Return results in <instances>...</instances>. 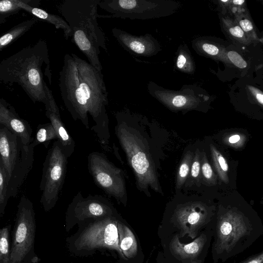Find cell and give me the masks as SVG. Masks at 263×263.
I'll use <instances>...</instances> for the list:
<instances>
[{"label": "cell", "mask_w": 263, "mask_h": 263, "mask_svg": "<svg viewBox=\"0 0 263 263\" xmlns=\"http://www.w3.org/2000/svg\"><path fill=\"white\" fill-rule=\"evenodd\" d=\"M59 84L65 107L72 119L89 129L88 114L95 122L90 128L102 144L109 138L107 92L101 71L74 53L65 54Z\"/></svg>", "instance_id": "1"}, {"label": "cell", "mask_w": 263, "mask_h": 263, "mask_svg": "<svg viewBox=\"0 0 263 263\" xmlns=\"http://www.w3.org/2000/svg\"><path fill=\"white\" fill-rule=\"evenodd\" d=\"M262 236L263 224L255 215L236 206L221 208L214 228V261L238 255Z\"/></svg>", "instance_id": "2"}, {"label": "cell", "mask_w": 263, "mask_h": 263, "mask_svg": "<svg viewBox=\"0 0 263 263\" xmlns=\"http://www.w3.org/2000/svg\"><path fill=\"white\" fill-rule=\"evenodd\" d=\"M50 60L46 41L40 39L33 45L23 48L0 63V80L5 84L16 83L34 102L45 105L47 98L42 67Z\"/></svg>", "instance_id": "3"}, {"label": "cell", "mask_w": 263, "mask_h": 263, "mask_svg": "<svg viewBox=\"0 0 263 263\" xmlns=\"http://www.w3.org/2000/svg\"><path fill=\"white\" fill-rule=\"evenodd\" d=\"M101 0H65L58 10L68 24L71 41L98 70L103 69L100 59V48L107 51L105 37L97 22L102 15L97 13Z\"/></svg>", "instance_id": "4"}, {"label": "cell", "mask_w": 263, "mask_h": 263, "mask_svg": "<svg viewBox=\"0 0 263 263\" xmlns=\"http://www.w3.org/2000/svg\"><path fill=\"white\" fill-rule=\"evenodd\" d=\"M34 147L0 125V162L6 174L7 198L15 197L34 162Z\"/></svg>", "instance_id": "5"}, {"label": "cell", "mask_w": 263, "mask_h": 263, "mask_svg": "<svg viewBox=\"0 0 263 263\" xmlns=\"http://www.w3.org/2000/svg\"><path fill=\"white\" fill-rule=\"evenodd\" d=\"M116 133L134 170L138 186L143 190L150 187L162 194L154 162L143 139L124 122L118 124Z\"/></svg>", "instance_id": "6"}, {"label": "cell", "mask_w": 263, "mask_h": 263, "mask_svg": "<svg viewBox=\"0 0 263 263\" xmlns=\"http://www.w3.org/2000/svg\"><path fill=\"white\" fill-rule=\"evenodd\" d=\"M99 6L111 14L106 18L145 20L171 15L181 4L173 0H101Z\"/></svg>", "instance_id": "7"}, {"label": "cell", "mask_w": 263, "mask_h": 263, "mask_svg": "<svg viewBox=\"0 0 263 263\" xmlns=\"http://www.w3.org/2000/svg\"><path fill=\"white\" fill-rule=\"evenodd\" d=\"M68 158L60 141H55L43 163L40 184V203L46 212L53 209L59 199L66 175Z\"/></svg>", "instance_id": "8"}, {"label": "cell", "mask_w": 263, "mask_h": 263, "mask_svg": "<svg viewBox=\"0 0 263 263\" xmlns=\"http://www.w3.org/2000/svg\"><path fill=\"white\" fill-rule=\"evenodd\" d=\"M35 228L33 203L23 195L17 205L11 248V263H21L33 248Z\"/></svg>", "instance_id": "9"}, {"label": "cell", "mask_w": 263, "mask_h": 263, "mask_svg": "<svg viewBox=\"0 0 263 263\" xmlns=\"http://www.w3.org/2000/svg\"><path fill=\"white\" fill-rule=\"evenodd\" d=\"M118 221L112 217L89 221L75 240L76 248L78 251L100 248L113 250L126 259L119 247Z\"/></svg>", "instance_id": "10"}, {"label": "cell", "mask_w": 263, "mask_h": 263, "mask_svg": "<svg viewBox=\"0 0 263 263\" xmlns=\"http://www.w3.org/2000/svg\"><path fill=\"white\" fill-rule=\"evenodd\" d=\"M88 170L96 185L107 195L124 202L126 191L122 171L103 153L93 152L87 157Z\"/></svg>", "instance_id": "11"}, {"label": "cell", "mask_w": 263, "mask_h": 263, "mask_svg": "<svg viewBox=\"0 0 263 263\" xmlns=\"http://www.w3.org/2000/svg\"><path fill=\"white\" fill-rule=\"evenodd\" d=\"M149 93L173 111L197 110L209 97L203 89L197 85H184L180 90L165 88L156 83L150 81L147 85Z\"/></svg>", "instance_id": "12"}, {"label": "cell", "mask_w": 263, "mask_h": 263, "mask_svg": "<svg viewBox=\"0 0 263 263\" xmlns=\"http://www.w3.org/2000/svg\"><path fill=\"white\" fill-rule=\"evenodd\" d=\"M112 208L107 200L98 195L85 198L78 192L69 203L66 216L69 224L111 217Z\"/></svg>", "instance_id": "13"}, {"label": "cell", "mask_w": 263, "mask_h": 263, "mask_svg": "<svg viewBox=\"0 0 263 263\" xmlns=\"http://www.w3.org/2000/svg\"><path fill=\"white\" fill-rule=\"evenodd\" d=\"M212 215L200 202H193L177 209L175 217L183 236L195 238L199 229L210 221Z\"/></svg>", "instance_id": "14"}, {"label": "cell", "mask_w": 263, "mask_h": 263, "mask_svg": "<svg viewBox=\"0 0 263 263\" xmlns=\"http://www.w3.org/2000/svg\"><path fill=\"white\" fill-rule=\"evenodd\" d=\"M112 33L125 50L134 55L151 57L161 50L159 42L151 34L137 36L117 28L112 29Z\"/></svg>", "instance_id": "15"}, {"label": "cell", "mask_w": 263, "mask_h": 263, "mask_svg": "<svg viewBox=\"0 0 263 263\" xmlns=\"http://www.w3.org/2000/svg\"><path fill=\"white\" fill-rule=\"evenodd\" d=\"M0 125L20 137L26 146L33 141L32 129L29 123L21 118L15 108L3 98L0 99Z\"/></svg>", "instance_id": "16"}, {"label": "cell", "mask_w": 263, "mask_h": 263, "mask_svg": "<svg viewBox=\"0 0 263 263\" xmlns=\"http://www.w3.org/2000/svg\"><path fill=\"white\" fill-rule=\"evenodd\" d=\"M45 92L47 98V102L45 105V115L54 128L58 140L61 142L65 155L69 158L74 152L75 142L61 120L58 106L47 84L45 85Z\"/></svg>", "instance_id": "17"}, {"label": "cell", "mask_w": 263, "mask_h": 263, "mask_svg": "<svg viewBox=\"0 0 263 263\" xmlns=\"http://www.w3.org/2000/svg\"><path fill=\"white\" fill-rule=\"evenodd\" d=\"M208 239V235L202 233L192 242L184 244L181 243L178 236L176 235L171 241V246L174 252L181 258H194L201 253Z\"/></svg>", "instance_id": "18"}, {"label": "cell", "mask_w": 263, "mask_h": 263, "mask_svg": "<svg viewBox=\"0 0 263 263\" xmlns=\"http://www.w3.org/2000/svg\"><path fill=\"white\" fill-rule=\"evenodd\" d=\"M24 11L32 14L39 20L54 25L57 29H62L66 40L71 37V31L68 24L59 15L47 12L40 8L33 7L31 4L27 5L25 7Z\"/></svg>", "instance_id": "19"}, {"label": "cell", "mask_w": 263, "mask_h": 263, "mask_svg": "<svg viewBox=\"0 0 263 263\" xmlns=\"http://www.w3.org/2000/svg\"><path fill=\"white\" fill-rule=\"evenodd\" d=\"M119 247L126 259L135 257L137 254V243L132 231L118 221Z\"/></svg>", "instance_id": "20"}, {"label": "cell", "mask_w": 263, "mask_h": 263, "mask_svg": "<svg viewBox=\"0 0 263 263\" xmlns=\"http://www.w3.org/2000/svg\"><path fill=\"white\" fill-rule=\"evenodd\" d=\"M176 53L175 68L185 74H194L196 64L187 45L185 44L180 45Z\"/></svg>", "instance_id": "21"}, {"label": "cell", "mask_w": 263, "mask_h": 263, "mask_svg": "<svg viewBox=\"0 0 263 263\" xmlns=\"http://www.w3.org/2000/svg\"><path fill=\"white\" fill-rule=\"evenodd\" d=\"M28 4L39 7L40 0H2L0 2V25L4 24L7 18L24 10Z\"/></svg>", "instance_id": "22"}, {"label": "cell", "mask_w": 263, "mask_h": 263, "mask_svg": "<svg viewBox=\"0 0 263 263\" xmlns=\"http://www.w3.org/2000/svg\"><path fill=\"white\" fill-rule=\"evenodd\" d=\"M39 19L33 17L23 21L5 32L0 38V50L9 46L18 38L27 32Z\"/></svg>", "instance_id": "23"}, {"label": "cell", "mask_w": 263, "mask_h": 263, "mask_svg": "<svg viewBox=\"0 0 263 263\" xmlns=\"http://www.w3.org/2000/svg\"><path fill=\"white\" fill-rule=\"evenodd\" d=\"M58 140L56 131L50 123L40 124L36 129V132L32 145L35 147L40 144H43L47 148L52 140Z\"/></svg>", "instance_id": "24"}, {"label": "cell", "mask_w": 263, "mask_h": 263, "mask_svg": "<svg viewBox=\"0 0 263 263\" xmlns=\"http://www.w3.org/2000/svg\"><path fill=\"white\" fill-rule=\"evenodd\" d=\"M194 157V154L191 151H188L184 156L178 168L176 186L177 189H180L185 183L190 172Z\"/></svg>", "instance_id": "25"}, {"label": "cell", "mask_w": 263, "mask_h": 263, "mask_svg": "<svg viewBox=\"0 0 263 263\" xmlns=\"http://www.w3.org/2000/svg\"><path fill=\"white\" fill-rule=\"evenodd\" d=\"M211 155L215 167L220 179L224 182L228 181L227 172L229 166L227 162L221 154L212 145H210Z\"/></svg>", "instance_id": "26"}, {"label": "cell", "mask_w": 263, "mask_h": 263, "mask_svg": "<svg viewBox=\"0 0 263 263\" xmlns=\"http://www.w3.org/2000/svg\"><path fill=\"white\" fill-rule=\"evenodd\" d=\"M8 226L0 230V263H11L9 242V230Z\"/></svg>", "instance_id": "27"}, {"label": "cell", "mask_w": 263, "mask_h": 263, "mask_svg": "<svg viewBox=\"0 0 263 263\" xmlns=\"http://www.w3.org/2000/svg\"><path fill=\"white\" fill-rule=\"evenodd\" d=\"M7 183L6 174L2 163L0 162V217H2L5 213L6 206L8 199L7 198Z\"/></svg>", "instance_id": "28"}, {"label": "cell", "mask_w": 263, "mask_h": 263, "mask_svg": "<svg viewBox=\"0 0 263 263\" xmlns=\"http://www.w3.org/2000/svg\"><path fill=\"white\" fill-rule=\"evenodd\" d=\"M201 172L205 181L211 184L215 182V176L204 152L201 153Z\"/></svg>", "instance_id": "29"}, {"label": "cell", "mask_w": 263, "mask_h": 263, "mask_svg": "<svg viewBox=\"0 0 263 263\" xmlns=\"http://www.w3.org/2000/svg\"><path fill=\"white\" fill-rule=\"evenodd\" d=\"M201 154L197 148L194 154L190 172V177L197 183L200 180L201 174Z\"/></svg>", "instance_id": "30"}, {"label": "cell", "mask_w": 263, "mask_h": 263, "mask_svg": "<svg viewBox=\"0 0 263 263\" xmlns=\"http://www.w3.org/2000/svg\"><path fill=\"white\" fill-rule=\"evenodd\" d=\"M227 55L229 60L237 67L242 69L247 67V63L237 52L230 51Z\"/></svg>", "instance_id": "31"}, {"label": "cell", "mask_w": 263, "mask_h": 263, "mask_svg": "<svg viewBox=\"0 0 263 263\" xmlns=\"http://www.w3.org/2000/svg\"><path fill=\"white\" fill-rule=\"evenodd\" d=\"M234 263H263V250L249 256L239 262Z\"/></svg>", "instance_id": "32"}, {"label": "cell", "mask_w": 263, "mask_h": 263, "mask_svg": "<svg viewBox=\"0 0 263 263\" xmlns=\"http://www.w3.org/2000/svg\"><path fill=\"white\" fill-rule=\"evenodd\" d=\"M239 25L243 31L249 32L253 30L252 23L248 19H243L239 22Z\"/></svg>", "instance_id": "33"}, {"label": "cell", "mask_w": 263, "mask_h": 263, "mask_svg": "<svg viewBox=\"0 0 263 263\" xmlns=\"http://www.w3.org/2000/svg\"><path fill=\"white\" fill-rule=\"evenodd\" d=\"M230 33L234 36L237 37H242L244 35V32L240 27L236 26L229 29Z\"/></svg>", "instance_id": "34"}, {"label": "cell", "mask_w": 263, "mask_h": 263, "mask_svg": "<svg viewBox=\"0 0 263 263\" xmlns=\"http://www.w3.org/2000/svg\"><path fill=\"white\" fill-rule=\"evenodd\" d=\"M240 137L238 135H234L231 136L229 139V141L231 143H235L240 140Z\"/></svg>", "instance_id": "35"}, {"label": "cell", "mask_w": 263, "mask_h": 263, "mask_svg": "<svg viewBox=\"0 0 263 263\" xmlns=\"http://www.w3.org/2000/svg\"><path fill=\"white\" fill-rule=\"evenodd\" d=\"M256 98L257 101L262 105H263V95L259 93H257L256 95Z\"/></svg>", "instance_id": "36"}, {"label": "cell", "mask_w": 263, "mask_h": 263, "mask_svg": "<svg viewBox=\"0 0 263 263\" xmlns=\"http://www.w3.org/2000/svg\"><path fill=\"white\" fill-rule=\"evenodd\" d=\"M245 2L243 0H234L233 1V3L235 5H242Z\"/></svg>", "instance_id": "37"}, {"label": "cell", "mask_w": 263, "mask_h": 263, "mask_svg": "<svg viewBox=\"0 0 263 263\" xmlns=\"http://www.w3.org/2000/svg\"><path fill=\"white\" fill-rule=\"evenodd\" d=\"M201 260H195V261H191L189 263H201Z\"/></svg>", "instance_id": "38"}]
</instances>
